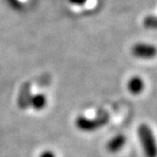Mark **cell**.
<instances>
[{"label": "cell", "instance_id": "5", "mask_svg": "<svg viewBox=\"0 0 157 157\" xmlns=\"http://www.w3.org/2000/svg\"><path fill=\"white\" fill-rule=\"evenodd\" d=\"M127 88L131 94L137 96L141 94L145 88V83L143 78L139 76H133L128 81Z\"/></svg>", "mask_w": 157, "mask_h": 157}, {"label": "cell", "instance_id": "2", "mask_svg": "<svg viewBox=\"0 0 157 157\" xmlns=\"http://www.w3.org/2000/svg\"><path fill=\"white\" fill-rule=\"evenodd\" d=\"M137 133L146 157H156L155 140L151 128L147 124H141L138 127Z\"/></svg>", "mask_w": 157, "mask_h": 157}, {"label": "cell", "instance_id": "9", "mask_svg": "<svg viewBox=\"0 0 157 157\" xmlns=\"http://www.w3.org/2000/svg\"><path fill=\"white\" fill-rule=\"evenodd\" d=\"M69 3L75 6H82L87 3L88 0H68Z\"/></svg>", "mask_w": 157, "mask_h": 157}, {"label": "cell", "instance_id": "1", "mask_svg": "<svg viewBox=\"0 0 157 157\" xmlns=\"http://www.w3.org/2000/svg\"><path fill=\"white\" fill-rule=\"evenodd\" d=\"M109 120H110L109 115L102 112V113H100L98 117L94 118H89L84 116H78L75 119V125L80 131L94 132L107 125Z\"/></svg>", "mask_w": 157, "mask_h": 157}, {"label": "cell", "instance_id": "3", "mask_svg": "<svg viewBox=\"0 0 157 157\" xmlns=\"http://www.w3.org/2000/svg\"><path fill=\"white\" fill-rule=\"evenodd\" d=\"M131 53L133 57L143 60L153 59L156 55V48L151 44L136 43L131 48Z\"/></svg>", "mask_w": 157, "mask_h": 157}, {"label": "cell", "instance_id": "8", "mask_svg": "<svg viewBox=\"0 0 157 157\" xmlns=\"http://www.w3.org/2000/svg\"><path fill=\"white\" fill-rule=\"evenodd\" d=\"M143 25L146 29H155L157 26V20L154 15H148L146 16L144 21H143Z\"/></svg>", "mask_w": 157, "mask_h": 157}, {"label": "cell", "instance_id": "7", "mask_svg": "<svg viewBox=\"0 0 157 157\" xmlns=\"http://www.w3.org/2000/svg\"><path fill=\"white\" fill-rule=\"evenodd\" d=\"M48 104V98L43 93H37L31 95L29 99V107L36 111H41L46 108Z\"/></svg>", "mask_w": 157, "mask_h": 157}, {"label": "cell", "instance_id": "6", "mask_svg": "<svg viewBox=\"0 0 157 157\" xmlns=\"http://www.w3.org/2000/svg\"><path fill=\"white\" fill-rule=\"evenodd\" d=\"M125 143H126V137L123 136V134H117V136L111 138L108 141L106 148L109 152L116 153L123 148V146L125 145Z\"/></svg>", "mask_w": 157, "mask_h": 157}, {"label": "cell", "instance_id": "4", "mask_svg": "<svg viewBox=\"0 0 157 157\" xmlns=\"http://www.w3.org/2000/svg\"><path fill=\"white\" fill-rule=\"evenodd\" d=\"M31 95L30 82H25L22 84L17 98V105L21 110H26L29 107V99Z\"/></svg>", "mask_w": 157, "mask_h": 157}, {"label": "cell", "instance_id": "10", "mask_svg": "<svg viewBox=\"0 0 157 157\" xmlns=\"http://www.w3.org/2000/svg\"><path fill=\"white\" fill-rule=\"evenodd\" d=\"M40 157H56V156H55V154H54L52 151H44V152L40 155Z\"/></svg>", "mask_w": 157, "mask_h": 157}]
</instances>
